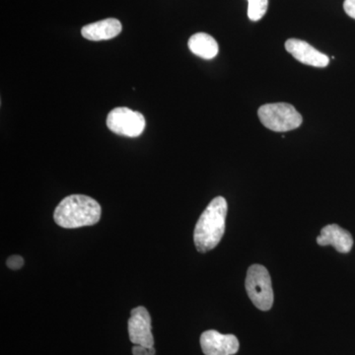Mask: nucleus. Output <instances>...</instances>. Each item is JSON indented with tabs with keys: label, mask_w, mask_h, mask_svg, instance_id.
Returning a JSON list of instances; mask_svg holds the SVG:
<instances>
[{
	"label": "nucleus",
	"mask_w": 355,
	"mask_h": 355,
	"mask_svg": "<svg viewBox=\"0 0 355 355\" xmlns=\"http://www.w3.org/2000/svg\"><path fill=\"white\" fill-rule=\"evenodd\" d=\"M146 125L144 114L125 107L112 110L107 118V127L109 130L123 137H139L146 130Z\"/></svg>",
	"instance_id": "39448f33"
},
{
	"label": "nucleus",
	"mask_w": 355,
	"mask_h": 355,
	"mask_svg": "<svg viewBox=\"0 0 355 355\" xmlns=\"http://www.w3.org/2000/svg\"><path fill=\"white\" fill-rule=\"evenodd\" d=\"M261 123L275 132H286L300 127L303 119L291 104L275 103L261 106L258 111Z\"/></svg>",
	"instance_id": "7ed1b4c3"
},
{
	"label": "nucleus",
	"mask_w": 355,
	"mask_h": 355,
	"mask_svg": "<svg viewBox=\"0 0 355 355\" xmlns=\"http://www.w3.org/2000/svg\"><path fill=\"white\" fill-rule=\"evenodd\" d=\"M128 336L130 342L146 347H154L151 317L146 308L139 306L130 312L128 320Z\"/></svg>",
	"instance_id": "423d86ee"
},
{
	"label": "nucleus",
	"mask_w": 355,
	"mask_h": 355,
	"mask_svg": "<svg viewBox=\"0 0 355 355\" xmlns=\"http://www.w3.org/2000/svg\"><path fill=\"white\" fill-rule=\"evenodd\" d=\"M317 243L320 246H333L336 251L345 254L352 249L354 238L349 231L338 224H330L322 229L321 234L317 237Z\"/></svg>",
	"instance_id": "1a4fd4ad"
},
{
	"label": "nucleus",
	"mask_w": 355,
	"mask_h": 355,
	"mask_svg": "<svg viewBox=\"0 0 355 355\" xmlns=\"http://www.w3.org/2000/svg\"><path fill=\"white\" fill-rule=\"evenodd\" d=\"M227 210L225 198L216 197L198 218L193 231V242L200 253H207L220 243L225 233Z\"/></svg>",
	"instance_id": "f257e3e1"
},
{
	"label": "nucleus",
	"mask_w": 355,
	"mask_h": 355,
	"mask_svg": "<svg viewBox=\"0 0 355 355\" xmlns=\"http://www.w3.org/2000/svg\"><path fill=\"white\" fill-rule=\"evenodd\" d=\"M121 30L123 26L120 21L114 18H108L84 26L81 30V35L89 41H106L116 38L121 34Z\"/></svg>",
	"instance_id": "9d476101"
},
{
	"label": "nucleus",
	"mask_w": 355,
	"mask_h": 355,
	"mask_svg": "<svg viewBox=\"0 0 355 355\" xmlns=\"http://www.w3.org/2000/svg\"><path fill=\"white\" fill-rule=\"evenodd\" d=\"M188 46L193 55L203 60H212L218 55L219 46L216 39L205 33L193 35L189 40Z\"/></svg>",
	"instance_id": "9b49d317"
},
{
	"label": "nucleus",
	"mask_w": 355,
	"mask_h": 355,
	"mask_svg": "<svg viewBox=\"0 0 355 355\" xmlns=\"http://www.w3.org/2000/svg\"><path fill=\"white\" fill-rule=\"evenodd\" d=\"M133 355H153L150 352V347H144V345H135L132 347Z\"/></svg>",
	"instance_id": "2eb2a0df"
},
{
	"label": "nucleus",
	"mask_w": 355,
	"mask_h": 355,
	"mask_svg": "<svg viewBox=\"0 0 355 355\" xmlns=\"http://www.w3.org/2000/svg\"><path fill=\"white\" fill-rule=\"evenodd\" d=\"M343 9L349 17L355 19V0H345Z\"/></svg>",
	"instance_id": "4468645a"
},
{
	"label": "nucleus",
	"mask_w": 355,
	"mask_h": 355,
	"mask_svg": "<svg viewBox=\"0 0 355 355\" xmlns=\"http://www.w3.org/2000/svg\"><path fill=\"white\" fill-rule=\"evenodd\" d=\"M200 347L205 355H234L240 345L234 335H222L217 331L209 330L200 336Z\"/></svg>",
	"instance_id": "0eeeda50"
},
{
	"label": "nucleus",
	"mask_w": 355,
	"mask_h": 355,
	"mask_svg": "<svg viewBox=\"0 0 355 355\" xmlns=\"http://www.w3.org/2000/svg\"><path fill=\"white\" fill-rule=\"evenodd\" d=\"M6 265L10 270H20L24 266V259L21 256H18V254L9 257L7 259Z\"/></svg>",
	"instance_id": "ddd939ff"
},
{
	"label": "nucleus",
	"mask_w": 355,
	"mask_h": 355,
	"mask_svg": "<svg viewBox=\"0 0 355 355\" xmlns=\"http://www.w3.org/2000/svg\"><path fill=\"white\" fill-rule=\"evenodd\" d=\"M101 205L94 198L71 195L58 203L53 219L62 228L74 229L94 225L101 218Z\"/></svg>",
	"instance_id": "f03ea898"
},
{
	"label": "nucleus",
	"mask_w": 355,
	"mask_h": 355,
	"mask_svg": "<svg viewBox=\"0 0 355 355\" xmlns=\"http://www.w3.org/2000/svg\"><path fill=\"white\" fill-rule=\"evenodd\" d=\"M286 49L292 57L301 64L320 67V69L328 67L330 64V58L302 40H287Z\"/></svg>",
	"instance_id": "6e6552de"
},
{
	"label": "nucleus",
	"mask_w": 355,
	"mask_h": 355,
	"mask_svg": "<svg viewBox=\"0 0 355 355\" xmlns=\"http://www.w3.org/2000/svg\"><path fill=\"white\" fill-rule=\"evenodd\" d=\"M248 17L250 20H261L268 11V0H248Z\"/></svg>",
	"instance_id": "f8f14e48"
},
{
	"label": "nucleus",
	"mask_w": 355,
	"mask_h": 355,
	"mask_svg": "<svg viewBox=\"0 0 355 355\" xmlns=\"http://www.w3.org/2000/svg\"><path fill=\"white\" fill-rule=\"evenodd\" d=\"M245 286L250 300L258 309L268 311L273 305V289L270 272L265 266L253 265L248 268Z\"/></svg>",
	"instance_id": "20e7f679"
}]
</instances>
